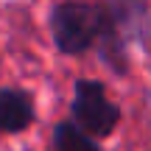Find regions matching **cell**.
I'll return each instance as SVG.
<instances>
[{
	"label": "cell",
	"mask_w": 151,
	"mask_h": 151,
	"mask_svg": "<svg viewBox=\"0 0 151 151\" xmlns=\"http://www.w3.org/2000/svg\"><path fill=\"white\" fill-rule=\"evenodd\" d=\"M73 118L81 129H87L92 137H106L118 126L120 112L112 101H109L106 90L98 81H78L73 92Z\"/></svg>",
	"instance_id": "7a4b0ae2"
},
{
	"label": "cell",
	"mask_w": 151,
	"mask_h": 151,
	"mask_svg": "<svg viewBox=\"0 0 151 151\" xmlns=\"http://www.w3.org/2000/svg\"><path fill=\"white\" fill-rule=\"evenodd\" d=\"M53 151H101L87 129H81L76 120H65L53 129Z\"/></svg>",
	"instance_id": "277c9868"
},
{
	"label": "cell",
	"mask_w": 151,
	"mask_h": 151,
	"mask_svg": "<svg viewBox=\"0 0 151 151\" xmlns=\"http://www.w3.org/2000/svg\"><path fill=\"white\" fill-rule=\"evenodd\" d=\"M34 120V104L22 90H0V134L22 132Z\"/></svg>",
	"instance_id": "3957f363"
},
{
	"label": "cell",
	"mask_w": 151,
	"mask_h": 151,
	"mask_svg": "<svg viewBox=\"0 0 151 151\" xmlns=\"http://www.w3.org/2000/svg\"><path fill=\"white\" fill-rule=\"evenodd\" d=\"M53 39L62 53H81L92 48L104 31L109 28V17L101 6L92 3H59L53 9Z\"/></svg>",
	"instance_id": "6da1fadb"
}]
</instances>
